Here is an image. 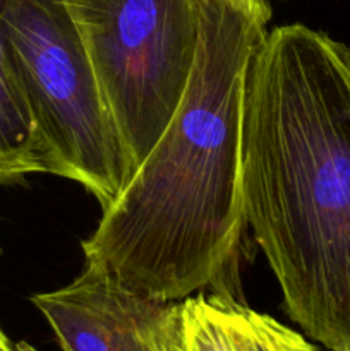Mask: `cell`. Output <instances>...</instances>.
Returning <instances> with one entry per match:
<instances>
[{
	"label": "cell",
	"instance_id": "5",
	"mask_svg": "<svg viewBox=\"0 0 350 351\" xmlns=\"http://www.w3.org/2000/svg\"><path fill=\"white\" fill-rule=\"evenodd\" d=\"M31 302L62 351H161L177 304L137 293L91 264L72 283Z\"/></svg>",
	"mask_w": 350,
	"mask_h": 351
},
{
	"label": "cell",
	"instance_id": "4",
	"mask_svg": "<svg viewBox=\"0 0 350 351\" xmlns=\"http://www.w3.org/2000/svg\"><path fill=\"white\" fill-rule=\"evenodd\" d=\"M134 171L178 108L199 43V0H62Z\"/></svg>",
	"mask_w": 350,
	"mask_h": 351
},
{
	"label": "cell",
	"instance_id": "1",
	"mask_svg": "<svg viewBox=\"0 0 350 351\" xmlns=\"http://www.w3.org/2000/svg\"><path fill=\"white\" fill-rule=\"evenodd\" d=\"M266 0H199L194 67L170 123L82 242L86 264L146 297L237 295L246 228L242 141L247 72L266 36Z\"/></svg>",
	"mask_w": 350,
	"mask_h": 351
},
{
	"label": "cell",
	"instance_id": "9",
	"mask_svg": "<svg viewBox=\"0 0 350 351\" xmlns=\"http://www.w3.org/2000/svg\"><path fill=\"white\" fill-rule=\"evenodd\" d=\"M0 351H17L16 345L10 343V339L7 338L5 332L2 331V328H0Z\"/></svg>",
	"mask_w": 350,
	"mask_h": 351
},
{
	"label": "cell",
	"instance_id": "7",
	"mask_svg": "<svg viewBox=\"0 0 350 351\" xmlns=\"http://www.w3.org/2000/svg\"><path fill=\"white\" fill-rule=\"evenodd\" d=\"M233 295L199 291L177 302L161 351H239L232 322Z\"/></svg>",
	"mask_w": 350,
	"mask_h": 351
},
{
	"label": "cell",
	"instance_id": "6",
	"mask_svg": "<svg viewBox=\"0 0 350 351\" xmlns=\"http://www.w3.org/2000/svg\"><path fill=\"white\" fill-rule=\"evenodd\" d=\"M45 173L30 106L0 34V185Z\"/></svg>",
	"mask_w": 350,
	"mask_h": 351
},
{
	"label": "cell",
	"instance_id": "8",
	"mask_svg": "<svg viewBox=\"0 0 350 351\" xmlns=\"http://www.w3.org/2000/svg\"><path fill=\"white\" fill-rule=\"evenodd\" d=\"M232 322L239 351H323L301 332L247 307L240 298L232 300Z\"/></svg>",
	"mask_w": 350,
	"mask_h": 351
},
{
	"label": "cell",
	"instance_id": "3",
	"mask_svg": "<svg viewBox=\"0 0 350 351\" xmlns=\"http://www.w3.org/2000/svg\"><path fill=\"white\" fill-rule=\"evenodd\" d=\"M0 34L30 106L45 173L78 182L108 209L132 170L64 2L0 0Z\"/></svg>",
	"mask_w": 350,
	"mask_h": 351
},
{
	"label": "cell",
	"instance_id": "2",
	"mask_svg": "<svg viewBox=\"0 0 350 351\" xmlns=\"http://www.w3.org/2000/svg\"><path fill=\"white\" fill-rule=\"evenodd\" d=\"M242 202L285 308L350 351V47L304 24L266 33L247 72Z\"/></svg>",
	"mask_w": 350,
	"mask_h": 351
},
{
	"label": "cell",
	"instance_id": "10",
	"mask_svg": "<svg viewBox=\"0 0 350 351\" xmlns=\"http://www.w3.org/2000/svg\"><path fill=\"white\" fill-rule=\"evenodd\" d=\"M16 348H17V351H38L36 348H34V346H31L30 343H24V341L17 343Z\"/></svg>",
	"mask_w": 350,
	"mask_h": 351
}]
</instances>
